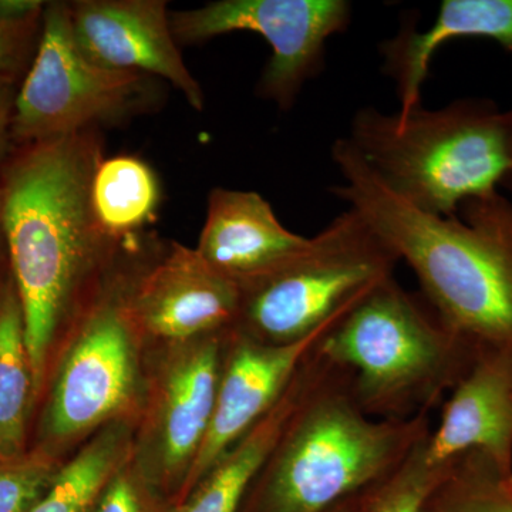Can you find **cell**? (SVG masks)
<instances>
[{
  "label": "cell",
  "instance_id": "cell-16",
  "mask_svg": "<svg viewBox=\"0 0 512 512\" xmlns=\"http://www.w3.org/2000/svg\"><path fill=\"white\" fill-rule=\"evenodd\" d=\"M458 37H485L512 53V0H444L426 30L412 22L380 45L383 70L396 87L399 113L421 106V89L431 59L444 43Z\"/></svg>",
  "mask_w": 512,
  "mask_h": 512
},
{
  "label": "cell",
  "instance_id": "cell-20",
  "mask_svg": "<svg viewBox=\"0 0 512 512\" xmlns=\"http://www.w3.org/2000/svg\"><path fill=\"white\" fill-rule=\"evenodd\" d=\"M130 433L124 421L106 426L66 466L57 470L30 512H92L106 485L128 461Z\"/></svg>",
  "mask_w": 512,
  "mask_h": 512
},
{
  "label": "cell",
  "instance_id": "cell-22",
  "mask_svg": "<svg viewBox=\"0 0 512 512\" xmlns=\"http://www.w3.org/2000/svg\"><path fill=\"white\" fill-rule=\"evenodd\" d=\"M430 436V434H429ZM426 437L414 448L402 467L377 491L367 512H426L450 464L436 466L426 456Z\"/></svg>",
  "mask_w": 512,
  "mask_h": 512
},
{
  "label": "cell",
  "instance_id": "cell-26",
  "mask_svg": "<svg viewBox=\"0 0 512 512\" xmlns=\"http://www.w3.org/2000/svg\"><path fill=\"white\" fill-rule=\"evenodd\" d=\"M22 80L0 76V171L13 151L12 126Z\"/></svg>",
  "mask_w": 512,
  "mask_h": 512
},
{
  "label": "cell",
  "instance_id": "cell-14",
  "mask_svg": "<svg viewBox=\"0 0 512 512\" xmlns=\"http://www.w3.org/2000/svg\"><path fill=\"white\" fill-rule=\"evenodd\" d=\"M468 453L487 457L505 478L512 471V346L480 348L444 402L426 456L446 466Z\"/></svg>",
  "mask_w": 512,
  "mask_h": 512
},
{
  "label": "cell",
  "instance_id": "cell-3",
  "mask_svg": "<svg viewBox=\"0 0 512 512\" xmlns=\"http://www.w3.org/2000/svg\"><path fill=\"white\" fill-rule=\"evenodd\" d=\"M430 413L376 419L333 365L266 461V512H330L386 483L431 433Z\"/></svg>",
  "mask_w": 512,
  "mask_h": 512
},
{
  "label": "cell",
  "instance_id": "cell-7",
  "mask_svg": "<svg viewBox=\"0 0 512 512\" xmlns=\"http://www.w3.org/2000/svg\"><path fill=\"white\" fill-rule=\"evenodd\" d=\"M156 86L153 77L90 60L74 39L69 2H47L36 53L19 86L13 148L121 123L154 103Z\"/></svg>",
  "mask_w": 512,
  "mask_h": 512
},
{
  "label": "cell",
  "instance_id": "cell-15",
  "mask_svg": "<svg viewBox=\"0 0 512 512\" xmlns=\"http://www.w3.org/2000/svg\"><path fill=\"white\" fill-rule=\"evenodd\" d=\"M289 231L254 191L214 188L195 251L218 274L241 286L278 271L311 247Z\"/></svg>",
  "mask_w": 512,
  "mask_h": 512
},
{
  "label": "cell",
  "instance_id": "cell-4",
  "mask_svg": "<svg viewBox=\"0 0 512 512\" xmlns=\"http://www.w3.org/2000/svg\"><path fill=\"white\" fill-rule=\"evenodd\" d=\"M345 138L393 194L439 217L498 191L510 168L507 111L488 99L404 114L363 107Z\"/></svg>",
  "mask_w": 512,
  "mask_h": 512
},
{
  "label": "cell",
  "instance_id": "cell-8",
  "mask_svg": "<svg viewBox=\"0 0 512 512\" xmlns=\"http://www.w3.org/2000/svg\"><path fill=\"white\" fill-rule=\"evenodd\" d=\"M127 289H110L84 312L50 392L46 440L69 443L110 426L140 400V333L128 316Z\"/></svg>",
  "mask_w": 512,
  "mask_h": 512
},
{
  "label": "cell",
  "instance_id": "cell-27",
  "mask_svg": "<svg viewBox=\"0 0 512 512\" xmlns=\"http://www.w3.org/2000/svg\"><path fill=\"white\" fill-rule=\"evenodd\" d=\"M47 2L42 0H0V20L8 23H26L42 19Z\"/></svg>",
  "mask_w": 512,
  "mask_h": 512
},
{
  "label": "cell",
  "instance_id": "cell-23",
  "mask_svg": "<svg viewBox=\"0 0 512 512\" xmlns=\"http://www.w3.org/2000/svg\"><path fill=\"white\" fill-rule=\"evenodd\" d=\"M57 463L47 451L0 460V512H30L52 484Z\"/></svg>",
  "mask_w": 512,
  "mask_h": 512
},
{
  "label": "cell",
  "instance_id": "cell-10",
  "mask_svg": "<svg viewBox=\"0 0 512 512\" xmlns=\"http://www.w3.org/2000/svg\"><path fill=\"white\" fill-rule=\"evenodd\" d=\"M234 329L170 345L173 350L158 373L138 461L146 480L183 487L210 430L224 348Z\"/></svg>",
  "mask_w": 512,
  "mask_h": 512
},
{
  "label": "cell",
  "instance_id": "cell-13",
  "mask_svg": "<svg viewBox=\"0 0 512 512\" xmlns=\"http://www.w3.org/2000/svg\"><path fill=\"white\" fill-rule=\"evenodd\" d=\"M126 308L140 335L175 345L237 328L241 288L195 249L173 244L158 264L128 285Z\"/></svg>",
  "mask_w": 512,
  "mask_h": 512
},
{
  "label": "cell",
  "instance_id": "cell-17",
  "mask_svg": "<svg viewBox=\"0 0 512 512\" xmlns=\"http://www.w3.org/2000/svg\"><path fill=\"white\" fill-rule=\"evenodd\" d=\"M332 367L318 349L313 350L271 412L218 461L175 512H238L249 485L261 474L286 427Z\"/></svg>",
  "mask_w": 512,
  "mask_h": 512
},
{
  "label": "cell",
  "instance_id": "cell-24",
  "mask_svg": "<svg viewBox=\"0 0 512 512\" xmlns=\"http://www.w3.org/2000/svg\"><path fill=\"white\" fill-rule=\"evenodd\" d=\"M42 22L43 18L26 23L0 20V76H25L36 53Z\"/></svg>",
  "mask_w": 512,
  "mask_h": 512
},
{
  "label": "cell",
  "instance_id": "cell-31",
  "mask_svg": "<svg viewBox=\"0 0 512 512\" xmlns=\"http://www.w3.org/2000/svg\"><path fill=\"white\" fill-rule=\"evenodd\" d=\"M504 483H505V487H507V490L510 491V493H512V471H511L510 476L505 478Z\"/></svg>",
  "mask_w": 512,
  "mask_h": 512
},
{
  "label": "cell",
  "instance_id": "cell-29",
  "mask_svg": "<svg viewBox=\"0 0 512 512\" xmlns=\"http://www.w3.org/2000/svg\"><path fill=\"white\" fill-rule=\"evenodd\" d=\"M6 256H8V245H6L5 228H3V198L0 191V266Z\"/></svg>",
  "mask_w": 512,
  "mask_h": 512
},
{
  "label": "cell",
  "instance_id": "cell-6",
  "mask_svg": "<svg viewBox=\"0 0 512 512\" xmlns=\"http://www.w3.org/2000/svg\"><path fill=\"white\" fill-rule=\"evenodd\" d=\"M399 258L359 212L348 208L278 271L241 286L237 329L269 345L298 342L335 325L392 278Z\"/></svg>",
  "mask_w": 512,
  "mask_h": 512
},
{
  "label": "cell",
  "instance_id": "cell-1",
  "mask_svg": "<svg viewBox=\"0 0 512 512\" xmlns=\"http://www.w3.org/2000/svg\"><path fill=\"white\" fill-rule=\"evenodd\" d=\"M103 160L100 130H89L13 148L0 171L10 275L25 315L36 394L57 333L119 245L93 211V177Z\"/></svg>",
  "mask_w": 512,
  "mask_h": 512
},
{
  "label": "cell",
  "instance_id": "cell-11",
  "mask_svg": "<svg viewBox=\"0 0 512 512\" xmlns=\"http://www.w3.org/2000/svg\"><path fill=\"white\" fill-rule=\"evenodd\" d=\"M335 325L286 345H269L249 338L237 328L232 330L210 430L185 480V490L197 487L218 461L271 412L320 340Z\"/></svg>",
  "mask_w": 512,
  "mask_h": 512
},
{
  "label": "cell",
  "instance_id": "cell-2",
  "mask_svg": "<svg viewBox=\"0 0 512 512\" xmlns=\"http://www.w3.org/2000/svg\"><path fill=\"white\" fill-rule=\"evenodd\" d=\"M343 184L330 191L359 212L448 328L477 348L512 346V202L500 190L461 204L456 217L417 210L393 194L345 137L330 151Z\"/></svg>",
  "mask_w": 512,
  "mask_h": 512
},
{
  "label": "cell",
  "instance_id": "cell-30",
  "mask_svg": "<svg viewBox=\"0 0 512 512\" xmlns=\"http://www.w3.org/2000/svg\"><path fill=\"white\" fill-rule=\"evenodd\" d=\"M356 497H357V495H356ZM356 497H353L352 500L346 501V503L339 505V507H336L335 510H332L330 512H359V511H362V510H357V505L355 503L352 504V501L355 500Z\"/></svg>",
  "mask_w": 512,
  "mask_h": 512
},
{
  "label": "cell",
  "instance_id": "cell-21",
  "mask_svg": "<svg viewBox=\"0 0 512 512\" xmlns=\"http://www.w3.org/2000/svg\"><path fill=\"white\" fill-rule=\"evenodd\" d=\"M504 480L483 454H464L451 463L426 512H512Z\"/></svg>",
  "mask_w": 512,
  "mask_h": 512
},
{
  "label": "cell",
  "instance_id": "cell-5",
  "mask_svg": "<svg viewBox=\"0 0 512 512\" xmlns=\"http://www.w3.org/2000/svg\"><path fill=\"white\" fill-rule=\"evenodd\" d=\"M478 349L394 276L360 299L318 345L320 355L352 375L357 402L376 419L430 413Z\"/></svg>",
  "mask_w": 512,
  "mask_h": 512
},
{
  "label": "cell",
  "instance_id": "cell-12",
  "mask_svg": "<svg viewBox=\"0 0 512 512\" xmlns=\"http://www.w3.org/2000/svg\"><path fill=\"white\" fill-rule=\"evenodd\" d=\"M74 39L84 55L106 69L143 74L170 83L192 109L205 94L181 55L164 0L69 2Z\"/></svg>",
  "mask_w": 512,
  "mask_h": 512
},
{
  "label": "cell",
  "instance_id": "cell-19",
  "mask_svg": "<svg viewBox=\"0 0 512 512\" xmlns=\"http://www.w3.org/2000/svg\"><path fill=\"white\" fill-rule=\"evenodd\" d=\"M161 201L156 171L136 156L104 158L94 173L92 205L107 237H134L156 218Z\"/></svg>",
  "mask_w": 512,
  "mask_h": 512
},
{
  "label": "cell",
  "instance_id": "cell-28",
  "mask_svg": "<svg viewBox=\"0 0 512 512\" xmlns=\"http://www.w3.org/2000/svg\"><path fill=\"white\" fill-rule=\"evenodd\" d=\"M507 123H508V153H510V168H508V173L505 175L503 184L501 187H504L508 192V200L512 202V110L507 111Z\"/></svg>",
  "mask_w": 512,
  "mask_h": 512
},
{
  "label": "cell",
  "instance_id": "cell-18",
  "mask_svg": "<svg viewBox=\"0 0 512 512\" xmlns=\"http://www.w3.org/2000/svg\"><path fill=\"white\" fill-rule=\"evenodd\" d=\"M35 396L25 315L9 274L0 281V460L25 456L26 426Z\"/></svg>",
  "mask_w": 512,
  "mask_h": 512
},
{
  "label": "cell",
  "instance_id": "cell-25",
  "mask_svg": "<svg viewBox=\"0 0 512 512\" xmlns=\"http://www.w3.org/2000/svg\"><path fill=\"white\" fill-rule=\"evenodd\" d=\"M127 463L106 485L93 512H151L140 476Z\"/></svg>",
  "mask_w": 512,
  "mask_h": 512
},
{
  "label": "cell",
  "instance_id": "cell-9",
  "mask_svg": "<svg viewBox=\"0 0 512 512\" xmlns=\"http://www.w3.org/2000/svg\"><path fill=\"white\" fill-rule=\"evenodd\" d=\"M352 19L346 0H218L170 13L178 45L208 42L234 32L258 33L272 47L258 82L262 99L289 110L302 87L320 73L329 37Z\"/></svg>",
  "mask_w": 512,
  "mask_h": 512
}]
</instances>
